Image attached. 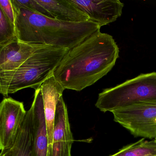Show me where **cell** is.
Returning <instances> with one entry per match:
<instances>
[{
  "label": "cell",
  "instance_id": "17",
  "mask_svg": "<svg viewBox=\"0 0 156 156\" xmlns=\"http://www.w3.org/2000/svg\"><path fill=\"white\" fill-rule=\"evenodd\" d=\"M155 139V140H156V138H155V139Z\"/></svg>",
  "mask_w": 156,
  "mask_h": 156
},
{
  "label": "cell",
  "instance_id": "14",
  "mask_svg": "<svg viewBox=\"0 0 156 156\" xmlns=\"http://www.w3.org/2000/svg\"><path fill=\"white\" fill-rule=\"evenodd\" d=\"M110 156H156V140L145 138L125 146Z\"/></svg>",
  "mask_w": 156,
  "mask_h": 156
},
{
  "label": "cell",
  "instance_id": "16",
  "mask_svg": "<svg viewBox=\"0 0 156 156\" xmlns=\"http://www.w3.org/2000/svg\"><path fill=\"white\" fill-rule=\"evenodd\" d=\"M0 9L12 23L15 24L16 12L11 0H0Z\"/></svg>",
  "mask_w": 156,
  "mask_h": 156
},
{
  "label": "cell",
  "instance_id": "12",
  "mask_svg": "<svg viewBox=\"0 0 156 156\" xmlns=\"http://www.w3.org/2000/svg\"><path fill=\"white\" fill-rule=\"evenodd\" d=\"M45 11V16L56 20L79 23L90 20L89 17L71 0H36Z\"/></svg>",
  "mask_w": 156,
  "mask_h": 156
},
{
  "label": "cell",
  "instance_id": "13",
  "mask_svg": "<svg viewBox=\"0 0 156 156\" xmlns=\"http://www.w3.org/2000/svg\"><path fill=\"white\" fill-rule=\"evenodd\" d=\"M0 156H32L30 110L27 111L14 146L9 149L1 151Z\"/></svg>",
  "mask_w": 156,
  "mask_h": 156
},
{
  "label": "cell",
  "instance_id": "1",
  "mask_svg": "<svg viewBox=\"0 0 156 156\" xmlns=\"http://www.w3.org/2000/svg\"><path fill=\"white\" fill-rule=\"evenodd\" d=\"M119 56L113 37L99 30L69 50L54 76L65 89L81 91L106 75Z\"/></svg>",
  "mask_w": 156,
  "mask_h": 156
},
{
  "label": "cell",
  "instance_id": "10",
  "mask_svg": "<svg viewBox=\"0 0 156 156\" xmlns=\"http://www.w3.org/2000/svg\"><path fill=\"white\" fill-rule=\"evenodd\" d=\"M46 44L14 41L0 47V71L10 72L20 67L33 54Z\"/></svg>",
  "mask_w": 156,
  "mask_h": 156
},
{
  "label": "cell",
  "instance_id": "8",
  "mask_svg": "<svg viewBox=\"0 0 156 156\" xmlns=\"http://www.w3.org/2000/svg\"><path fill=\"white\" fill-rule=\"evenodd\" d=\"M74 138L71 131L67 106L60 98L55 118L53 142L48 147V156H71Z\"/></svg>",
  "mask_w": 156,
  "mask_h": 156
},
{
  "label": "cell",
  "instance_id": "11",
  "mask_svg": "<svg viewBox=\"0 0 156 156\" xmlns=\"http://www.w3.org/2000/svg\"><path fill=\"white\" fill-rule=\"evenodd\" d=\"M43 100L44 109L45 115L48 147L53 142L55 118L56 107L65 89L55 79L54 75L45 80L41 86Z\"/></svg>",
  "mask_w": 156,
  "mask_h": 156
},
{
  "label": "cell",
  "instance_id": "3",
  "mask_svg": "<svg viewBox=\"0 0 156 156\" xmlns=\"http://www.w3.org/2000/svg\"><path fill=\"white\" fill-rule=\"evenodd\" d=\"M66 48L44 45L35 51L20 67L0 71V92L5 97L27 88L37 89L58 67L67 51Z\"/></svg>",
  "mask_w": 156,
  "mask_h": 156
},
{
  "label": "cell",
  "instance_id": "7",
  "mask_svg": "<svg viewBox=\"0 0 156 156\" xmlns=\"http://www.w3.org/2000/svg\"><path fill=\"white\" fill-rule=\"evenodd\" d=\"M32 156H48V138L41 87L35 89L30 108Z\"/></svg>",
  "mask_w": 156,
  "mask_h": 156
},
{
  "label": "cell",
  "instance_id": "4",
  "mask_svg": "<svg viewBox=\"0 0 156 156\" xmlns=\"http://www.w3.org/2000/svg\"><path fill=\"white\" fill-rule=\"evenodd\" d=\"M156 99V72L142 74L98 94L95 106L103 112L140 101Z\"/></svg>",
  "mask_w": 156,
  "mask_h": 156
},
{
  "label": "cell",
  "instance_id": "6",
  "mask_svg": "<svg viewBox=\"0 0 156 156\" xmlns=\"http://www.w3.org/2000/svg\"><path fill=\"white\" fill-rule=\"evenodd\" d=\"M27 111L23 102L5 98L0 104V149L14 146Z\"/></svg>",
  "mask_w": 156,
  "mask_h": 156
},
{
  "label": "cell",
  "instance_id": "9",
  "mask_svg": "<svg viewBox=\"0 0 156 156\" xmlns=\"http://www.w3.org/2000/svg\"><path fill=\"white\" fill-rule=\"evenodd\" d=\"M100 27L114 22L122 13L124 5L119 0H71Z\"/></svg>",
  "mask_w": 156,
  "mask_h": 156
},
{
  "label": "cell",
  "instance_id": "2",
  "mask_svg": "<svg viewBox=\"0 0 156 156\" xmlns=\"http://www.w3.org/2000/svg\"><path fill=\"white\" fill-rule=\"evenodd\" d=\"M15 11L16 36L19 41L24 42L69 50L100 30L101 28L99 24L92 21L66 22L22 8Z\"/></svg>",
  "mask_w": 156,
  "mask_h": 156
},
{
  "label": "cell",
  "instance_id": "5",
  "mask_svg": "<svg viewBox=\"0 0 156 156\" xmlns=\"http://www.w3.org/2000/svg\"><path fill=\"white\" fill-rule=\"evenodd\" d=\"M115 121L136 136L156 137V99L140 101L111 112Z\"/></svg>",
  "mask_w": 156,
  "mask_h": 156
},
{
  "label": "cell",
  "instance_id": "15",
  "mask_svg": "<svg viewBox=\"0 0 156 156\" xmlns=\"http://www.w3.org/2000/svg\"><path fill=\"white\" fill-rule=\"evenodd\" d=\"M17 39L15 24L0 9V47Z\"/></svg>",
  "mask_w": 156,
  "mask_h": 156
}]
</instances>
